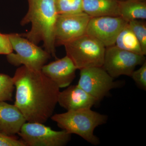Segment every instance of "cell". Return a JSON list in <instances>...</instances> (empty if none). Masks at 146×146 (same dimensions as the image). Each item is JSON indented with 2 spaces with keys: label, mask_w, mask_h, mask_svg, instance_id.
<instances>
[{
  "label": "cell",
  "mask_w": 146,
  "mask_h": 146,
  "mask_svg": "<svg viewBox=\"0 0 146 146\" xmlns=\"http://www.w3.org/2000/svg\"><path fill=\"white\" fill-rule=\"evenodd\" d=\"M16 88L14 105L27 122L44 123L52 116L60 88L42 71L23 66L13 77Z\"/></svg>",
  "instance_id": "6da1fadb"
},
{
  "label": "cell",
  "mask_w": 146,
  "mask_h": 146,
  "mask_svg": "<svg viewBox=\"0 0 146 146\" xmlns=\"http://www.w3.org/2000/svg\"><path fill=\"white\" fill-rule=\"evenodd\" d=\"M29 9L21 21L24 26L30 23L31 30L21 34L37 45L44 43L45 50L56 58L54 41V29L58 17L55 0H27Z\"/></svg>",
  "instance_id": "7a4b0ae2"
},
{
  "label": "cell",
  "mask_w": 146,
  "mask_h": 146,
  "mask_svg": "<svg viewBox=\"0 0 146 146\" xmlns=\"http://www.w3.org/2000/svg\"><path fill=\"white\" fill-rule=\"evenodd\" d=\"M51 119L63 130L71 134H76L91 145H97L100 141L94 134V130L105 123L108 117L91 108H83L55 114Z\"/></svg>",
  "instance_id": "3957f363"
},
{
  "label": "cell",
  "mask_w": 146,
  "mask_h": 146,
  "mask_svg": "<svg viewBox=\"0 0 146 146\" xmlns=\"http://www.w3.org/2000/svg\"><path fill=\"white\" fill-rule=\"evenodd\" d=\"M63 46L77 70L102 66L106 47L93 36L85 34Z\"/></svg>",
  "instance_id": "277c9868"
},
{
  "label": "cell",
  "mask_w": 146,
  "mask_h": 146,
  "mask_svg": "<svg viewBox=\"0 0 146 146\" xmlns=\"http://www.w3.org/2000/svg\"><path fill=\"white\" fill-rule=\"evenodd\" d=\"M13 52L7 55L9 63L16 67L21 65L35 71H41L51 57L45 50L18 33L9 34Z\"/></svg>",
  "instance_id": "5b68a950"
},
{
  "label": "cell",
  "mask_w": 146,
  "mask_h": 146,
  "mask_svg": "<svg viewBox=\"0 0 146 146\" xmlns=\"http://www.w3.org/2000/svg\"><path fill=\"white\" fill-rule=\"evenodd\" d=\"M44 123L26 122L18 135L26 146H64L72 134L65 130L55 131Z\"/></svg>",
  "instance_id": "8992f818"
},
{
  "label": "cell",
  "mask_w": 146,
  "mask_h": 146,
  "mask_svg": "<svg viewBox=\"0 0 146 146\" xmlns=\"http://www.w3.org/2000/svg\"><path fill=\"white\" fill-rule=\"evenodd\" d=\"M146 60L145 55L121 49L115 45L106 48L102 67L113 78L130 76L136 66Z\"/></svg>",
  "instance_id": "52a82bcc"
},
{
  "label": "cell",
  "mask_w": 146,
  "mask_h": 146,
  "mask_svg": "<svg viewBox=\"0 0 146 146\" xmlns=\"http://www.w3.org/2000/svg\"><path fill=\"white\" fill-rule=\"evenodd\" d=\"M77 85L99 102L110 90L117 86L114 78L102 67H91L80 70Z\"/></svg>",
  "instance_id": "ba28073f"
},
{
  "label": "cell",
  "mask_w": 146,
  "mask_h": 146,
  "mask_svg": "<svg viewBox=\"0 0 146 146\" xmlns=\"http://www.w3.org/2000/svg\"><path fill=\"white\" fill-rule=\"evenodd\" d=\"M91 18L84 12L58 15L54 29L55 46L64 45L86 34Z\"/></svg>",
  "instance_id": "9c48e42d"
},
{
  "label": "cell",
  "mask_w": 146,
  "mask_h": 146,
  "mask_svg": "<svg viewBox=\"0 0 146 146\" xmlns=\"http://www.w3.org/2000/svg\"><path fill=\"white\" fill-rule=\"evenodd\" d=\"M128 22L120 16L91 17L86 34L102 43L106 48L115 45L117 36Z\"/></svg>",
  "instance_id": "30bf717a"
},
{
  "label": "cell",
  "mask_w": 146,
  "mask_h": 146,
  "mask_svg": "<svg viewBox=\"0 0 146 146\" xmlns=\"http://www.w3.org/2000/svg\"><path fill=\"white\" fill-rule=\"evenodd\" d=\"M77 70L72 60L67 55L48 64H45L41 71L59 88L70 85L76 77Z\"/></svg>",
  "instance_id": "8fae6325"
},
{
  "label": "cell",
  "mask_w": 146,
  "mask_h": 146,
  "mask_svg": "<svg viewBox=\"0 0 146 146\" xmlns=\"http://www.w3.org/2000/svg\"><path fill=\"white\" fill-rule=\"evenodd\" d=\"M97 102L77 84L70 85L60 91L58 98V104L67 111L91 108Z\"/></svg>",
  "instance_id": "7c38bea8"
},
{
  "label": "cell",
  "mask_w": 146,
  "mask_h": 146,
  "mask_svg": "<svg viewBox=\"0 0 146 146\" xmlns=\"http://www.w3.org/2000/svg\"><path fill=\"white\" fill-rule=\"evenodd\" d=\"M27 121L23 113L15 105L0 101V132L15 136Z\"/></svg>",
  "instance_id": "4fadbf2b"
},
{
  "label": "cell",
  "mask_w": 146,
  "mask_h": 146,
  "mask_svg": "<svg viewBox=\"0 0 146 146\" xmlns=\"http://www.w3.org/2000/svg\"><path fill=\"white\" fill-rule=\"evenodd\" d=\"M119 0H82L83 12L91 17L119 16Z\"/></svg>",
  "instance_id": "5bb4252c"
},
{
  "label": "cell",
  "mask_w": 146,
  "mask_h": 146,
  "mask_svg": "<svg viewBox=\"0 0 146 146\" xmlns=\"http://www.w3.org/2000/svg\"><path fill=\"white\" fill-rule=\"evenodd\" d=\"M119 16L128 22L136 20L146 19V1H119Z\"/></svg>",
  "instance_id": "9a60e30c"
},
{
  "label": "cell",
  "mask_w": 146,
  "mask_h": 146,
  "mask_svg": "<svg viewBox=\"0 0 146 146\" xmlns=\"http://www.w3.org/2000/svg\"><path fill=\"white\" fill-rule=\"evenodd\" d=\"M115 45L121 49L145 55L140 43L129 25L128 23L118 35Z\"/></svg>",
  "instance_id": "2e32d148"
},
{
  "label": "cell",
  "mask_w": 146,
  "mask_h": 146,
  "mask_svg": "<svg viewBox=\"0 0 146 146\" xmlns=\"http://www.w3.org/2000/svg\"><path fill=\"white\" fill-rule=\"evenodd\" d=\"M58 15H69L83 12L82 0H55Z\"/></svg>",
  "instance_id": "e0dca14e"
},
{
  "label": "cell",
  "mask_w": 146,
  "mask_h": 146,
  "mask_svg": "<svg viewBox=\"0 0 146 146\" xmlns=\"http://www.w3.org/2000/svg\"><path fill=\"white\" fill-rule=\"evenodd\" d=\"M15 88L13 78L0 74V101L12 100Z\"/></svg>",
  "instance_id": "ac0fdd59"
},
{
  "label": "cell",
  "mask_w": 146,
  "mask_h": 146,
  "mask_svg": "<svg viewBox=\"0 0 146 146\" xmlns=\"http://www.w3.org/2000/svg\"><path fill=\"white\" fill-rule=\"evenodd\" d=\"M141 20H136L128 22L129 25L138 39L143 53L146 54V23Z\"/></svg>",
  "instance_id": "d6986e66"
},
{
  "label": "cell",
  "mask_w": 146,
  "mask_h": 146,
  "mask_svg": "<svg viewBox=\"0 0 146 146\" xmlns=\"http://www.w3.org/2000/svg\"><path fill=\"white\" fill-rule=\"evenodd\" d=\"M130 77L137 86L141 89L146 90V60L142 65L141 68L132 72Z\"/></svg>",
  "instance_id": "ffe728a7"
},
{
  "label": "cell",
  "mask_w": 146,
  "mask_h": 146,
  "mask_svg": "<svg viewBox=\"0 0 146 146\" xmlns=\"http://www.w3.org/2000/svg\"><path fill=\"white\" fill-rule=\"evenodd\" d=\"M0 146H26L16 136H9L0 132Z\"/></svg>",
  "instance_id": "44dd1931"
},
{
  "label": "cell",
  "mask_w": 146,
  "mask_h": 146,
  "mask_svg": "<svg viewBox=\"0 0 146 146\" xmlns=\"http://www.w3.org/2000/svg\"><path fill=\"white\" fill-rule=\"evenodd\" d=\"M13 51L8 35L0 33V54L7 55Z\"/></svg>",
  "instance_id": "7402d4cb"
},
{
  "label": "cell",
  "mask_w": 146,
  "mask_h": 146,
  "mask_svg": "<svg viewBox=\"0 0 146 146\" xmlns=\"http://www.w3.org/2000/svg\"><path fill=\"white\" fill-rule=\"evenodd\" d=\"M136 1H146V0H136Z\"/></svg>",
  "instance_id": "603a6c76"
},
{
  "label": "cell",
  "mask_w": 146,
  "mask_h": 146,
  "mask_svg": "<svg viewBox=\"0 0 146 146\" xmlns=\"http://www.w3.org/2000/svg\"><path fill=\"white\" fill-rule=\"evenodd\" d=\"M119 1H124V0H119Z\"/></svg>",
  "instance_id": "cb8c5ba5"
}]
</instances>
